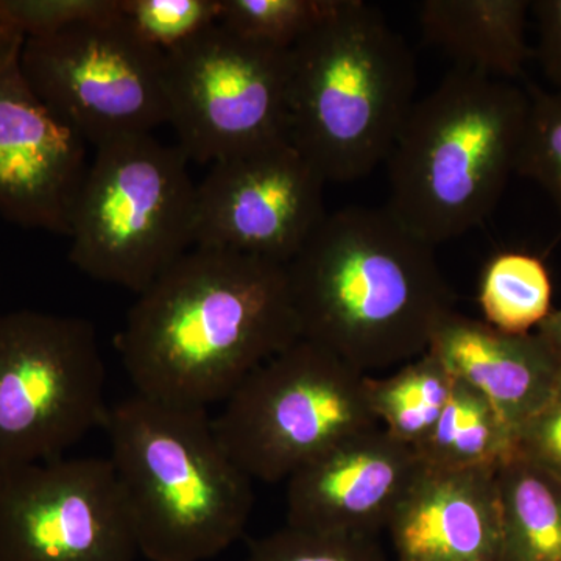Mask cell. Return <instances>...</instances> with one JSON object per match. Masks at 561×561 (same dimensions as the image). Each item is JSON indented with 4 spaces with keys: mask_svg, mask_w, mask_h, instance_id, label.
Instances as JSON below:
<instances>
[{
    "mask_svg": "<svg viewBox=\"0 0 561 561\" xmlns=\"http://www.w3.org/2000/svg\"><path fill=\"white\" fill-rule=\"evenodd\" d=\"M103 427L140 556L206 561L242 537L253 481L221 448L206 409L135 393L110 409Z\"/></svg>",
    "mask_w": 561,
    "mask_h": 561,
    "instance_id": "4",
    "label": "cell"
},
{
    "mask_svg": "<svg viewBox=\"0 0 561 561\" xmlns=\"http://www.w3.org/2000/svg\"><path fill=\"white\" fill-rule=\"evenodd\" d=\"M334 0H220V24L242 38L290 50L331 10Z\"/></svg>",
    "mask_w": 561,
    "mask_h": 561,
    "instance_id": "22",
    "label": "cell"
},
{
    "mask_svg": "<svg viewBox=\"0 0 561 561\" xmlns=\"http://www.w3.org/2000/svg\"><path fill=\"white\" fill-rule=\"evenodd\" d=\"M20 69L36 98L95 149L169 124L164 54L140 39L121 11L27 36Z\"/></svg>",
    "mask_w": 561,
    "mask_h": 561,
    "instance_id": "9",
    "label": "cell"
},
{
    "mask_svg": "<svg viewBox=\"0 0 561 561\" xmlns=\"http://www.w3.org/2000/svg\"><path fill=\"white\" fill-rule=\"evenodd\" d=\"M25 38L119 14V0H2Z\"/></svg>",
    "mask_w": 561,
    "mask_h": 561,
    "instance_id": "26",
    "label": "cell"
},
{
    "mask_svg": "<svg viewBox=\"0 0 561 561\" xmlns=\"http://www.w3.org/2000/svg\"><path fill=\"white\" fill-rule=\"evenodd\" d=\"M529 92L451 69L415 102L391 149L387 208L431 245L481 225L518 171Z\"/></svg>",
    "mask_w": 561,
    "mask_h": 561,
    "instance_id": "5",
    "label": "cell"
},
{
    "mask_svg": "<svg viewBox=\"0 0 561 561\" xmlns=\"http://www.w3.org/2000/svg\"><path fill=\"white\" fill-rule=\"evenodd\" d=\"M119 7L131 31L162 54L220 22V0H119Z\"/></svg>",
    "mask_w": 561,
    "mask_h": 561,
    "instance_id": "23",
    "label": "cell"
},
{
    "mask_svg": "<svg viewBox=\"0 0 561 561\" xmlns=\"http://www.w3.org/2000/svg\"><path fill=\"white\" fill-rule=\"evenodd\" d=\"M24 33L0 0V72L20 58Z\"/></svg>",
    "mask_w": 561,
    "mask_h": 561,
    "instance_id": "29",
    "label": "cell"
},
{
    "mask_svg": "<svg viewBox=\"0 0 561 561\" xmlns=\"http://www.w3.org/2000/svg\"><path fill=\"white\" fill-rule=\"evenodd\" d=\"M552 284L541 260L527 253H500L483 268L479 305L497 331L529 334L552 313Z\"/></svg>",
    "mask_w": 561,
    "mask_h": 561,
    "instance_id": "21",
    "label": "cell"
},
{
    "mask_svg": "<svg viewBox=\"0 0 561 561\" xmlns=\"http://www.w3.org/2000/svg\"><path fill=\"white\" fill-rule=\"evenodd\" d=\"M538 27L537 58L552 91L561 92V0L530 2Z\"/></svg>",
    "mask_w": 561,
    "mask_h": 561,
    "instance_id": "28",
    "label": "cell"
},
{
    "mask_svg": "<svg viewBox=\"0 0 561 561\" xmlns=\"http://www.w3.org/2000/svg\"><path fill=\"white\" fill-rule=\"evenodd\" d=\"M301 339L287 265L194 249L138 295L117 350L136 393L208 411Z\"/></svg>",
    "mask_w": 561,
    "mask_h": 561,
    "instance_id": "1",
    "label": "cell"
},
{
    "mask_svg": "<svg viewBox=\"0 0 561 561\" xmlns=\"http://www.w3.org/2000/svg\"><path fill=\"white\" fill-rule=\"evenodd\" d=\"M197 183L179 146L153 135L95 149L69 231L84 275L139 295L195 247Z\"/></svg>",
    "mask_w": 561,
    "mask_h": 561,
    "instance_id": "6",
    "label": "cell"
},
{
    "mask_svg": "<svg viewBox=\"0 0 561 561\" xmlns=\"http://www.w3.org/2000/svg\"><path fill=\"white\" fill-rule=\"evenodd\" d=\"M404 38L362 0H334L290 49L287 140L327 183H353L387 161L415 105Z\"/></svg>",
    "mask_w": 561,
    "mask_h": 561,
    "instance_id": "3",
    "label": "cell"
},
{
    "mask_svg": "<svg viewBox=\"0 0 561 561\" xmlns=\"http://www.w3.org/2000/svg\"><path fill=\"white\" fill-rule=\"evenodd\" d=\"M290 50L216 24L164 54L169 124L187 160L214 164L287 139Z\"/></svg>",
    "mask_w": 561,
    "mask_h": 561,
    "instance_id": "10",
    "label": "cell"
},
{
    "mask_svg": "<svg viewBox=\"0 0 561 561\" xmlns=\"http://www.w3.org/2000/svg\"><path fill=\"white\" fill-rule=\"evenodd\" d=\"M518 173L540 184L561 216V92L531 88Z\"/></svg>",
    "mask_w": 561,
    "mask_h": 561,
    "instance_id": "24",
    "label": "cell"
},
{
    "mask_svg": "<svg viewBox=\"0 0 561 561\" xmlns=\"http://www.w3.org/2000/svg\"><path fill=\"white\" fill-rule=\"evenodd\" d=\"M453 387V376L431 351L405 362L386 378H367L373 415L383 430L415 451L437 426Z\"/></svg>",
    "mask_w": 561,
    "mask_h": 561,
    "instance_id": "20",
    "label": "cell"
},
{
    "mask_svg": "<svg viewBox=\"0 0 561 561\" xmlns=\"http://www.w3.org/2000/svg\"><path fill=\"white\" fill-rule=\"evenodd\" d=\"M456 381L481 391L515 431L551 397L561 364L540 335H513L456 311L443 317L430 350Z\"/></svg>",
    "mask_w": 561,
    "mask_h": 561,
    "instance_id": "16",
    "label": "cell"
},
{
    "mask_svg": "<svg viewBox=\"0 0 561 561\" xmlns=\"http://www.w3.org/2000/svg\"><path fill=\"white\" fill-rule=\"evenodd\" d=\"M367 378L301 339L251 373L225 401L213 420L217 440L251 481H287L335 443L378 426Z\"/></svg>",
    "mask_w": 561,
    "mask_h": 561,
    "instance_id": "7",
    "label": "cell"
},
{
    "mask_svg": "<svg viewBox=\"0 0 561 561\" xmlns=\"http://www.w3.org/2000/svg\"><path fill=\"white\" fill-rule=\"evenodd\" d=\"M515 454L561 482V376L540 411L516 431Z\"/></svg>",
    "mask_w": 561,
    "mask_h": 561,
    "instance_id": "27",
    "label": "cell"
},
{
    "mask_svg": "<svg viewBox=\"0 0 561 561\" xmlns=\"http://www.w3.org/2000/svg\"><path fill=\"white\" fill-rule=\"evenodd\" d=\"M387 530L397 561H501L496 468L423 467Z\"/></svg>",
    "mask_w": 561,
    "mask_h": 561,
    "instance_id": "15",
    "label": "cell"
},
{
    "mask_svg": "<svg viewBox=\"0 0 561 561\" xmlns=\"http://www.w3.org/2000/svg\"><path fill=\"white\" fill-rule=\"evenodd\" d=\"M537 334L551 348L561 364V309L560 311L552 312L548 319L542 321L540 327H538Z\"/></svg>",
    "mask_w": 561,
    "mask_h": 561,
    "instance_id": "30",
    "label": "cell"
},
{
    "mask_svg": "<svg viewBox=\"0 0 561 561\" xmlns=\"http://www.w3.org/2000/svg\"><path fill=\"white\" fill-rule=\"evenodd\" d=\"M287 273L302 339L368 376L426 353L454 311L435 247L387 206L328 214Z\"/></svg>",
    "mask_w": 561,
    "mask_h": 561,
    "instance_id": "2",
    "label": "cell"
},
{
    "mask_svg": "<svg viewBox=\"0 0 561 561\" xmlns=\"http://www.w3.org/2000/svg\"><path fill=\"white\" fill-rule=\"evenodd\" d=\"M105 379L91 321L0 313V467L60 459L103 426Z\"/></svg>",
    "mask_w": 561,
    "mask_h": 561,
    "instance_id": "8",
    "label": "cell"
},
{
    "mask_svg": "<svg viewBox=\"0 0 561 561\" xmlns=\"http://www.w3.org/2000/svg\"><path fill=\"white\" fill-rule=\"evenodd\" d=\"M501 561H561V482L522 457L496 467Z\"/></svg>",
    "mask_w": 561,
    "mask_h": 561,
    "instance_id": "18",
    "label": "cell"
},
{
    "mask_svg": "<svg viewBox=\"0 0 561 561\" xmlns=\"http://www.w3.org/2000/svg\"><path fill=\"white\" fill-rule=\"evenodd\" d=\"M415 453L430 468H496L515 456V431L481 391L454 379L437 426Z\"/></svg>",
    "mask_w": 561,
    "mask_h": 561,
    "instance_id": "19",
    "label": "cell"
},
{
    "mask_svg": "<svg viewBox=\"0 0 561 561\" xmlns=\"http://www.w3.org/2000/svg\"><path fill=\"white\" fill-rule=\"evenodd\" d=\"M247 561H389L376 537L287 526L251 542Z\"/></svg>",
    "mask_w": 561,
    "mask_h": 561,
    "instance_id": "25",
    "label": "cell"
},
{
    "mask_svg": "<svg viewBox=\"0 0 561 561\" xmlns=\"http://www.w3.org/2000/svg\"><path fill=\"white\" fill-rule=\"evenodd\" d=\"M324 184L287 139L214 162L197 184L195 249L287 265L327 219Z\"/></svg>",
    "mask_w": 561,
    "mask_h": 561,
    "instance_id": "12",
    "label": "cell"
},
{
    "mask_svg": "<svg viewBox=\"0 0 561 561\" xmlns=\"http://www.w3.org/2000/svg\"><path fill=\"white\" fill-rule=\"evenodd\" d=\"M88 142L36 98L20 58L0 72V216L66 236L87 179Z\"/></svg>",
    "mask_w": 561,
    "mask_h": 561,
    "instance_id": "13",
    "label": "cell"
},
{
    "mask_svg": "<svg viewBox=\"0 0 561 561\" xmlns=\"http://www.w3.org/2000/svg\"><path fill=\"white\" fill-rule=\"evenodd\" d=\"M423 467L381 424L348 435L287 479V526L378 537Z\"/></svg>",
    "mask_w": 561,
    "mask_h": 561,
    "instance_id": "14",
    "label": "cell"
},
{
    "mask_svg": "<svg viewBox=\"0 0 561 561\" xmlns=\"http://www.w3.org/2000/svg\"><path fill=\"white\" fill-rule=\"evenodd\" d=\"M527 0H426L419 7L421 33L454 62V69L513 81L531 51Z\"/></svg>",
    "mask_w": 561,
    "mask_h": 561,
    "instance_id": "17",
    "label": "cell"
},
{
    "mask_svg": "<svg viewBox=\"0 0 561 561\" xmlns=\"http://www.w3.org/2000/svg\"><path fill=\"white\" fill-rule=\"evenodd\" d=\"M138 553L110 459L0 467V561H135Z\"/></svg>",
    "mask_w": 561,
    "mask_h": 561,
    "instance_id": "11",
    "label": "cell"
}]
</instances>
